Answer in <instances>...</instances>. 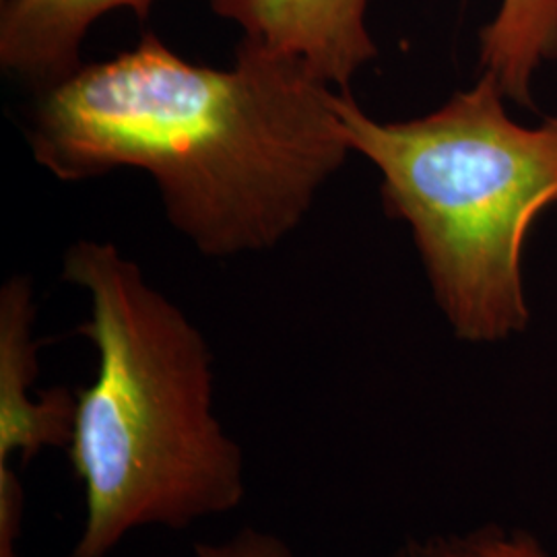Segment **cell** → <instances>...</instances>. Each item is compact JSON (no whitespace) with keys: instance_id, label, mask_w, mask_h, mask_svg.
<instances>
[{"instance_id":"1","label":"cell","mask_w":557,"mask_h":557,"mask_svg":"<svg viewBox=\"0 0 557 557\" xmlns=\"http://www.w3.org/2000/svg\"><path fill=\"white\" fill-rule=\"evenodd\" d=\"M337 89L299 60L242 38L230 69L147 34L40 91L27 140L62 182L149 174L168 221L200 255L277 246L345 165Z\"/></svg>"},{"instance_id":"8","label":"cell","mask_w":557,"mask_h":557,"mask_svg":"<svg viewBox=\"0 0 557 557\" xmlns=\"http://www.w3.org/2000/svg\"><path fill=\"white\" fill-rule=\"evenodd\" d=\"M398 557H545L531 539L498 524L411 541Z\"/></svg>"},{"instance_id":"9","label":"cell","mask_w":557,"mask_h":557,"mask_svg":"<svg viewBox=\"0 0 557 557\" xmlns=\"http://www.w3.org/2000/svg\"><path fill=\"white\" fill-rule=\"evenodd\" d=\"M197 557H294L283 539L257 529H242L221 543H199Z\"/></svg>"},{"instance_id":"2","label":"cell","mask_w":557,"mask_h":557,"mask_svg":"<svg viewBox=\"0 0 557 557\" xmlns=\"http://www.w3.org/2000/svg\"><path fill=\"white\" fill-rule=\"evenodd\" d=\"M62 275L89 299L77 333L98 351L69 444L85 490L69 557H108L137 529H184L236 510L244 453L215 416L202 333L110 242H75Z\"/></svg>"},{"instance_id":"7","label":"cell","mask_w":557,"mask_h":557,"mask_svg":"<svg viewBox=\"0 0 557 557\" xmlns=\"http://www.w3.org/2000/svg\"><path fill=\"white\" fill-rule=\"evenodd\" d=\"M557 62V0H499L479 32L481 75L498 81L504 98L533 110V79Z\"/></svg>"},{"instance_id":"4","label":"cell","mask_w":557,"mask_h":557,"mask_svg":"<svg viewBox=\"0 0 557 557\" xmlns=\"http://www.w3.org/2000/svg\"><path fill=\"white\" fill-rule=\"evenodd\" d=\"M211 9L259 41L308 66L337 91L351 81L379 48L368 29L370 0H209Z\"/></svg>"},{"instance_id":"6","label":"cell","mask_w":557,"mask_h":557,"mask_svg":"<svg viewBox=\"0 0 557 557\" xmlns=\"http://www.w3.org/2000/svg\"><path fill=\"white\" fill-rule=\"evenodd\" d=\"M153 0H2L0 66L38 94L81 69V46L96 21L131 9L145 17Z\"/></svg>"},{"instance_id":"5","label":"cell","mask_w":557,"mask_h":557,"mask_svg":"<svg viewBox=\"0 0 557 557\" xmlns=\"http://www.w3.org/2000/svg\"><path fill=\"white\" fill-rule=\"evenodd\" d=\"M34 317L29 278H9L0 289V465L15 453L29 460L44 448H69L73 438L75 393L52 388L40 400L29 397L38 376Z\"/></svg>"},{"instance_id":"3","label":"cell","mask_w":557,"mask_h":557,"mask_svg":"<svg viewBox=\"0 0 557 557\" xmlns=\"http://www.w3.org/2000/svg\"><path fill=\"white\" fill-rule=\"evenodd\" d=\"M335 110L351 153L380 172L386 213L409 225L455 337L524 333L522 257L533 223L557 205V116L520 124L490 75L419 119H374L349 91Z\"/></svg>"}]
</instances>
